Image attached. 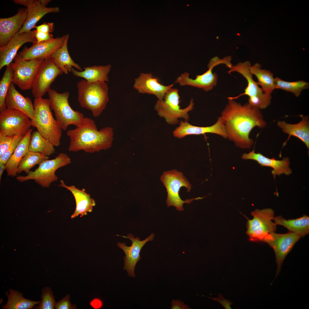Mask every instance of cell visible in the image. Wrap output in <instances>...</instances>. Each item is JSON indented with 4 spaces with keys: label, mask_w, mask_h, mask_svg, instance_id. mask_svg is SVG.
Here are the masks:
<instances>
[{
    "label": "cell",
    "mask_w": 309,
    "mask_h": 309,
    "mask_svg": "<svg viewBox=\"0 0 309 309\" xmlns=\"http://www.w3.org/2000/svg\"><path fill=\"white\" fill-rule=\"evenodd\" d=\"M34 115L32 126L55 147L60 144L62 130L53 117L48 99L35 98L33 103Z\"/></svg>",
    "instance_id": "277c9868"
},
{
    "label": "cell",
    "mask_w": 309,
    "mask_h": 309,
    "mask_svg": "<svg viewBox=\"0 0 309 309\" xmlns=\"http://www.w3.org/2000/svg\"><path fill=\"white\" fill-rule=\"evenodd\" d=\"M180 98L178 90L171 88L166 93L163 99L158 100L155 103L154 108L158 114L163 118L168 124H177L179 118H183L186 121L189 118L188 112L194 108L193 100L192 98L187 107L181 109L179 105Z\"/></svg>",
    "instance_id": "52a82bcc"
},
{
    "label": "cell",
    "mask_w": 309,
    "mask_h": 309,
    "mask_svg": "<svg viewBox=\"0 0 309 309\" xmlns=\"http://www.w3.org/2000/svg\"><path fill=\"white\" fill-rule=\"evenodd\" d=\"M222 64H224V60L215 56L210 60L208 65V69L204 73L197 76L195 79H193L189 78L188 72H185L177 78L175 83H178L181 86H188L201 89L206 92L210 91L216 85L218 78L217 74L213 72L212 70L216 66Z\"/></svg>",
    "instance_id": "5bb4252c"
},
{
    "label": "cell",
    "mask_w": 309,
    "mask_h": 309,
    "mask_svg": "<svg viewBox=\"0 0 309 309\" xmlns=\"http://www.w3.org/2000/svg\"><path fill=\"white\" fill-rule=\"evenodd\" d=\"M13 73L10 64L6 67L0 81V112L7 108L5 100L7 92L12 83Z\"/></svg>",
    "instance_id": "d590c367"
},
{
    "label": "cell",
    "mask_w": 309,
    "mask_h": 309,
    "mask_svg": "<svg viewBox=\"0 0 309 309\" xmlns=\"http://www.w3.org/2000/svg\"><path fill=\"white\" fill-rule=\"evenodd\" d=\"M27 8L19 9L11 17L0 19V47L6 45L23 25L27 17Z\"/></svg>",
    "instance_id": "ffe728a7"
},
{
    "label": "cell",
    "mask_w": 309,
    "mask_h": 309,
    "mask_svg": "<svg viewBox=\"0 0 309 309\" xmlns=\"http://www.w3.org/2000/svg\"><path fill=\"white\" fill-rule=\"evenodd\" d=\"M301 121L296 124H290L284 121H278V126L285 133L289 135L288 138L284 143V145L292 136L299 138L306 145L309 150V118L308 116H304L300 115Z\"/></svg>",
    "instance_id": "d4e9b609"
},
{
    "label": "cell",
    "mask_w": 309,
    "mask_h": 309,
    "mask_svg": "<svg viewBox=\"0 0 309 309\" xmlns=\"http://www.w3.org/2000/svg\"><path fill=\"white\" fill-rule=\"evenodd\" d=\"M17 4L25 6L27 10L26 20L22 28L17 33L18 34L28 32L34 28L37 23L47 14L59 12L58 7H47L42 6L39 0H17Z\"/></svg>",
    "instance_id": "e0dca14e"
},
{
    "label": "cell",
    "mask_w": 309,
    "mask_h": 309,
    "mask_svg": "<svg viewBox=\"0 0 309 309\" xmlns=\"http://www.w3.org/2000/svg\"><path fill=\"white\" fill-rule=\"evenodd\" d=\"M8 300L6 304L3 306V309H30L39 304L40 301H33L24 298L22 293L10 289L9 293H6Z\"/></svg>",
    "instance_id": "1f68e13d"
},
{
    "label": "cell",
    "mask_w": 309,
    "mask_h": 309,
    "mask_svg": "<svg viewBox=\"0 0 309 309\" xmlns=\"http://www.w3.org/2000/svg\"><path fill=\"white\" fill-rule=\"evenodd\" d=\"M69 35H66V38L62 46L56 51L50 57L53 59L56 66L63 73L67 74L71 72V68H74L80 71L83 70L81 67L76 63L70 56L68 48V43Z\"/></svg>",
    "instance_id": "f1b7e54d"
},
{
    "label": "cell",
    "mask_w": 309,
    "mask_h": 309,
    "mask_svg": "<svg viewBox=\"0 0 309 309\" xmlns=\"http://www.w3.org/2000/svg\"><path fill=\"white\" fill-rule=\"evenodd\" d=\"M35 38L37 43L41 42L51 40L54 38L52 34L50 33H45L34 30Z\"/></svg>",
    "instance_id": "b9f144b4"
},
{
    "label": "cell",
    "mask_w": 309,
    "mask_h": 309,
    "mask_svg": "<svg viewBox=\"0 0 309 309\" xmlns=\"http://www.w3.org/2000/svg\"><path fill=\"white\" fill-rule=\"evenodd\" d=\"M60 184L58 186L65 188L73 194L76 203L75 211L71 216L73 219L80 215L83 216L87 215L88 212H91L96 205L94 200L91 197L85 189H80L74 185L67 186L62 180L60 181Z\"/></svg>",
    "instance_id": "603a6c76"
},
{
    "label": "cell",
    "mask_w": 309,
    "mask_h": 309,
    "mask_svg": "<svg viewBox=\"0 0 309 309\" xmlns=\"http://www.w3.org/2000/svg\"><path fill=\"white\" fill-rule=\"evenodd\" d=\"M66 37V35H64L51 40L33 44L29 48L25 47L14 59L27 60L36 58L44 59L50 57L62 46Z\"/></svg>",
    "instance_id": "2e32d148"
},
{
    "label": "cell",
    "mask_w": 309,
    "mask_h": 309,
    "mask_svg": "<svg viewBox=\"0 0 309 309\" xmlns=\"http://www.w3.org/2000/svg\"><path fill=\"white\" fill-rule=\"evenodd\" d=\"M71 162V158L66 153L61 152L53 159L43 161L36 169L30 171L26 175L19 176L16 179L21 182L33 180L42 187L49 188L52 183L58 179L55 174L56 171Z\"/></svg>",
    "instance_id": "8992f818"
},
{
    "label": "cell",
    "mask_w": 309,
    "mask_h": 309,
    "mask_svg": "<svg viewBox=\"0 0 309 309\" xmlns=\"http://www.w3.org/2000/svg\"><path fill=\"white\" fill-rule=\"evenodd\" d=\"M207 133L217 134L225 138H227L224 123L221 116L218 117L214 124L207 127L194 126L187 121H181L179 126L174 131L173 135L175 137L181 138L187 135L204 134Z\"/></svg>",
    "instance_id": "44dd1931"
},
{
    "label": "cell",
    "mask_w": 309,
    "mask_h": 309,
    "mask_svg": "<svg viewBox=\"0 0 309 309\" xmlns=\"http://www.w3.org/2000/svg\"><path fill=\"white\" fill-rule=\"evenodd\" d=\"M42 300L35 309H53L56 303L53 292L49 287L43 288L42 292Z\"/></svg>",
    "instance_id": "8d00e7d4"
},
{
    "label": "cell",
    "mask_w": 309,
    "mask_h": 309,
    "mask_svg": "<svg viewBox=\"0 0 309 309\" xmlns=\"http://www.w3.org/2000/svg\"><path fill=\"white\" fill-rule=\"evenodd\" d=\"M44 60L41 58L27 60L14 59V62L10 64L13 73L12 83L23 90L31 89Z\"/></svg>",
    "instance_id": "8fae6325"
},
{
    "label": "cell",
    "mask_w": 309,
    "mask_h": 309,
    "mask_svg": "<svg viewBox=\"0 0 309 309\" xmlns=\"http://www.w3.org/2000/svg\"><path fill=\"white\" fill-rule=\"evenodd\" d=\"M32 126L31 119L23 112L7 108L0 113V134L24 136Z\"/></svg>",
    "instance_id": "30bf717a"
},
{
    "label": "cell",
    "mask_w": 309,
    "mask_h": 309,
    "mask_svg": "<svg viewBox=\"0 0 309 309\" xmlns=\"http://www.w3.org/2000/svg\"><path fill=\"white\" fill-rule=\"evenodd\" d=\"M251 64L248 61L243 63H239L235 65H233L228 72L230 74L233 72H236L241 74L246 79L247 82V87L244 90V92L234 97H228V100H234L244 95L249 97L261 95L264 93L261 88H260L257 82L255 81L252 78V74L249 71Z\"/></svg>",
    "instance_id": "484cf974"
},
{
    "label": "cell",
    "mask_w": 309,
    "mask_h": 309,
    "mask_svg": "<svg viewBox=\"0 0 309 309\" xmlns=\"http://www.w3.org/2000/svg\"><path fill=\"white\" fill-rule=\"evenodd\" d=\"M212 299L215 300L221 304L225 309H231L230 305L233 303L230 300L226 299L223 296L220 294H219V296L217 298H212L207 297Z\"/></svg>",
    "instance_id": "ee69618b"
},
{
    "label": "cell",
    "mask_w": 309,
    "mask_h": 309,
    "mask_svg": "<svg viewBox=\"0 0 309 309\" xmlns=\"http://www.w3.org/2000/svg\"><path fill=\"white\" fill-rule=\"evenodd\" d=\"M173 86V84L169 86L161 84L151 73L141 72L134 79L133 87L139 93L153 95L158 100H162Z\"/></svg>",
    "instance_id": "d6986e66"
},
{
    "label": "cell",
    "mask_w": 309,
    "mask_h": 309,
    "mask_svg": "<svg viewBox=\"0 0 309 309\" xmlns=\"http://www.w3.org/2000/svg\"><path fill=\"white\" fill-rule=\"evenodd\" d=\"M23 137L19 136H14L12 142L5 153L0 157V163L6 165L14 151L17 145Z\"/></svg>",
    "instance_id": "f35d334b"
},
{
    "label": "cell",
    "mask_w": 309,
    "mask_h": 309,
    "mask_svg": "<svg viewBox=\"0 0 309 309\" xmlns=\"http://www.w3.org/2000/svg\"><path fill=\"white\" fill-rule=\"evenodd\" d=\"M251 214L253 218L248 219L246 224V233L250 241H262L269 234L276 231L277 225L272 221L274 217V211L272 209H256Z\"/></svg>",
    "instance_id": "9c48e42d"
},
{
    "label": "cell",
    "mask_w": 309,
    "mask_h": 309,
    "mask_svg": "<svg viewBox=\"0 0 309 309\" xmlns=\"http://www.w3.org/2000/svg\"><path fill=\"white\" fill-rule=\"evenodd\" d=\"M51 57L42 62L33 84L31 93L35 98H42L50 89L51 84L58 76L63 73Z\"/></svg>",
    "instance_id": "7c38bea8"
},
{
    "label": "cell",
    "mask_w": 309,
    "mask_h": 309,
    "mask_svg": "<svg viewBox=\"0 0 309 309\" xmlns=\"http://www.w3.org/2000/svg\"><path fill=\"white\" fill-rule=\"evenodd\" d=\"M261 66L257 63L249 68V71L258 79L257 84L260 85L263 92L270 94L276 89L273 74L269 70L261 69Z\"/></svg>",
    "instance_id": "4dcf8cb0"
},
{
    "label": "cell",
    "mask_w": 309,
    "mask_h": 309,
    "mask_svg": "<svg viewBox=\"0 0 309 309\" xmlns=\"http://www.w3.org/2000/svg\"><path fill=\"white\" fill-rule=\"evenodd\" d=\"M243 159H250L255 161L262 166L272 168V173L274 176L284 174L289 175L292 173L289 167L290 160L288 157L284 158L282 160H276L266 157L260 153H256L253 149L248 153H244L241 157Z\"/></svg>",
    "instance_id": "7402d4cb"
},
{
    "label": "cell",
    "mask_w": 309,
    "mask_h": 309,
    "mask_svg": "<svg viewBox=\"0 0 309 309\" xmlns=\"http://www.w3.org/2000/svg\"><path fill=\"white\" fill-rule=\"evenodd\" d=\"M47 92L50 108L62 130H66L70 125L76 127L82 126L90 120V118L85 117L83 113L71 108L68 101L69 92L59 93L50 88Z\"/></svg>",
    "instance_id": "5b68a950"
},
{
    "label": "cell",
    "mask_w": 309,
    "mask_h": 309,
    "mask_svg": "<svg viewBox=\"0 0 309 309\" xmlns=\"http://www.w3.org/2000/svg\"><path fill=\"white\" fill-rule=\"evenodd\" d=\"M49 159V157L41 153L29 151L21 160L17 169V174L24 171L27 174L35 166Z\"/></svg>",
    "instance_id": "836d02e7"
},
{
    "label": "cell",
    "mask_w": 309,
    "mask_h": 309,
    "mask_svg": "<svg viewBox=\"0 0 309 309\" xmlns=\"http://www.w3.org/2000/svg\"><path fill=\"white\" fill-rule=\"evenodd\" d=\"M5 165L0 163V181H1V177L4 172L5 169Z\"/></svg>",
    "instance_id": "7dc6e473"
},
{
    "label": "cell",
    "mask_w": 309,
    "mask_h": 309,
    "mask_svg": "<svg viewBox=\"0 0 309 309\" xmlns=\"http://www.w3.org/2000/svg\"><path fill=\"white\" fill-rule=\"evenodd\" d=\"M7 108L18 110L27 115L31 120L34 117V109L31 99L25 97L16 89L14 84H11L5 98Z\"/></svg>",
    "instance_id": "cb8c5ba5"
},
{
    "label": "cell",
    "mask_w": 309,
    "mask_h": 309,
    "mask_svg": "<svg viewBox=\"0 0 309 309\" xmlns=\"http://www.w3.org/2000/svg\"><path fill=\"white\" fill-rule=\"evenodd\" d=\"M271 94L265 93L261 95L250 97L248 103L250 105L260 109H265L270 104Z\"/></svg>",
    "instance_id": "74e56055"
},
{
    "label": "cell",
    "mask_w": 309,
    "mask_h": 309,
    "mask_svg": "<svg viewBox=\"0 0 309 309\" xmlns=\"http://www.w3.org/2000/svg\"><path fill=\"white\" fill-rule=\"evenodd\" d=\"M274 83L276 89L292 92L297 97L299 96L303 90L309 88V83L302 80L289 82L276 77L274 78Z\"/></svg>",
    "instance_id": "e575fe53"
},
{
    "label": "cell",
    "mask_w": 309,
    "mask_h": 309,
    "mask_svg": "<svg viewBox=\"0 0 309 309\" xmlns=\"http://www.w3.org/2000/svg\"><path fill=\"white\" fill-rule=\"evenodd\" d=\"M112 66L109 64L106 66H94L84 68V70L80 71L71 68V72L78 77L83 78L89 82H108V75Z\"/></svg>",
    "instance_id": "83f0119b"
},
{
    "label": "cell",
    "mask_w": 309,
    "mask_h": 309,
    "mask_svg": "<svg viewBox=\"0 0 309 309\" xmlns=\"http://www.w3.org/2000/svg\"><path fill=\"white\" fill-rule=\"evenodd\" d=\"M28 42L37 43L34 30L20 34L17 33L6 45L0 47V70L12 63L19 49Z\"/></svg>",
    "instance_id": "ac0fdd59"
},
{
    "label": "cell",
    "mask_w": 309,
    "mask_h": 309,
    "mask_svg": "<svg viewBox=\"0 0 309 309\" xmlns=\"http://www.w3.org/2000/svg\"><path fill=\"white\" fill-rule=\"evenodd\" d=\"M77 87L80 105L90 110L94 117H98L105 109L109 100L106 82L90 83L82 80L78 82Z\"/></svg>",
    "instance_id": "3957f363"
},
{
    "label": "cell",
    "mask_w": 309,
    "mask_h": 309,
    "mask_svg": "<svg viewBox=\"0 0 309 309\" xmlns=\"http://www.w3.org/2000/svg\"><path fill=\"white\" fill-rule=\"evenodd\" d=\"M129 239L132 242L131 245L128 246L124 243L118 242L117 246L122 249L125 254L123 258L124 266L123 269L127 272L129 276H135L134 270L137 262L141 259L140 253L143 247L148 242L152 241L154 239V235L152 233L150 236L143 240H140L138 237H134L131 234H129L126 236L117 235Z\"/></svg>",
    "instance_id": "9a60e30c"
},
{
    "label": "cell",
    "mask_w": 309,
    "mask_h": 309,
    "mask_svg": "<svg viewBox=\"0 0 309 309\" xmlns=\"http://www.w3.org/2000/svg\"><path fill=\"white\" fill-rule=\"evenodd\" d=\"M54 147L37 131L32 132L29 146V151L39 152L49 157L55 153Z\"/></svg>",
    "instance_id": "d6a6232c"
},
{
    "label": "cell",
    "mask_w": 309,
    "mask_h": 309,
    "mask_svg": "<svg viewBox=\"0 0 309 309\" xmlns=\"http://www.w3.org/2000/svg\"><path fill=\"white\" fill-rule=\"evenodd\" d=\"M33 129L31 128L23 137L13 153L5 165V171L8 176H16L19 165L24 156L29 151V146Z\"/></svg>",
    "instance_id": "4316f807"
},
{
    "label": "cell",
    "mask_w": 309,
    "mask_h": 309,
    "mask_svg": "<svg viewBox=\"0 0 309 309\" xmlns=\"http://www.w3.org/2000/svg\"><path fill=\"white\" fill-rule=\"evenodd\" d=\"M171 309H190L187 305L185 304L183 302L179 300L172 299L171 303Z\"/></svg>",
    "instance_id": "f6af8a7d"
},
{
    "label": "cell",
    "mask_w": 309,
    "mask_h": 309,
    "mask_svg": "<svg viewBox=\"0 0 309 309\" xmlns=\"http://www.w3.org/2000/svg\"><path fill=\"white\" fill-rule=\"evenodd\" d=\"M221 117L227 138L242 148L249 149L253 144L249 135L254 127L263 128L267 124L259 109L248 103L242 105L234 100H229Z\"/></svg>",
    "instance_id": "6da1fadb"
},
{
    "label": "cell",
    "mask_w": 309,
    "mask_h": 309,
    "mask_svg": "<svg viewBox=\"0 0 309 309\" xmlns=\"http://www.w3.org/2000/svg\"><path fill=\"white\" fill-rule=\"evenodd\" d=\"M160 180L166 187L167 195L166 203L168 207L173 206L179 211H184V203L189 204L195 200L202 199L203 197L183 200L179 195V191L182 187H185L187 192L190 191L191 185L182 173L176 170L164 172L160 177Z\"/></svg>",
    "instance_id": "ba28073f"
},
{
    "label": "cell",
    "mask_w": 309,
    "mask_h": 309,
    "mask_svg": "<svg viewBox=\"0 0 309 309\" xmlns=\"http://www.w3.org/2000/svg\"><path fill=\"white\" fill-rule=\"evenodd\" d=\"M34 28L38 31L47 33H52L54 30L53 23H44L39 25L35 26Z\"/></svg>",
    "instance_id": "7bdbcfd3"
},
{
    "label": "cell",
    "mask_w": 309,
    "mask_h": 309,
    "mask_svg": "<svg viewBox=\"0 0 309 309\" xmlns=\"http://www.w3.org/2000/svg\"><path fill=\"white\" fill-rule=\"evenodd\" d=\"M70 139L69 151L83 150L93 153L110 148L114 140L112 128L107 126L98 130L91 118L86 124L68 130L66 133Z\"/></svg>",
    "instance_id": "7a4b0ae2"
},
{
    "label": "cell",
    "mask_w": 309,
    "mask_h": 309,
    "mask_svg": "<svg viewBox=\"0 0 309 309\" xmlns=\"http://www.w3.org/2000/svg\"><path fill=\"white\" fill-rule=\"evenodd\" d=\"M301 237L298 234L289 232L279 234L272 232L265 237L262 241L268 243L274 251L277 265L276 276L286 256Z\"/></svg>",
    "instance_id": "4fadbf2b"
},
{
    "label": "cell",
    "mask_w": 309,
    "mask_h": 309,
    "mask_svg": "<svg viewBox=\"0 0 309 309\" xmlns=\"http://www.w3.org/2000/svg\"><path fill=\"white\" fill-rule=\"evenodd\" d=\"M70 296L68 294L62 300L56 302L55 308L56 309H75L77 308L75 305H72L70 301Z\"/></svg>",
    "instance_id": "ab89813d"
},
{
    "label": "cell",
    "mask_w": 309,
    "mask_h": 309,
    "mask_svg": "<svg viewBox=\"0 0 309 309\" xmlns=\"http://www.w3.org/2000/svg\"><path fill=\"white\" fill-rule=\"evenodd\" d=\"M90 305L94 309H99L102 307L103 303L102 300L99 298H95L90 302Z\"/></svg>",
    "instance_id": "bcb514c9"
},
{
    "label": "cell",
    "mask_w": 309,
    "mask_h": 309,
    "mask_svg": "<svg viewBox=\"0 0 309 309\" xmlns=\"http://www.w3.org/2000/svg\"><path fill=\"white\" fill-rule=\"evenodd\" d=\"M13 137L0 134V157L6 151L11 144Z\"/></svg>",
    "instance_id": "60d3db41"
},
{
    "label": "cell",
    "mask_w": 309,
    "mask_h": 309,
    "mask_svg": "<svg viewBox=\"0 0 309 309\" xmlns=\"http://www.w3.org/2000/svg\"><path fill=\"white\" fill-rule=\"evenodd\" d=\"M40 4L41 5L45 7L46 6L48 3L51 1L50 0H39Z\"/></svg>",
    "instance_id": "c3c4849f"
},
{
    "label": "cell",
    "mask_w": 309,
    "mask_h": 309,
    "mask_svg": "<svg viewBox=\"0 0 309 309\" xmlns=\"http://www.w3.org/2000/svg\"><path fill=\"white\" fill-rule=\"evenodd\" d=\"M273 220L276 225H282L289 232L295 233L301 237L309 233V217L306 215L296 219L286 220L281 216L274 217Z\"/></svg>",
    "instance_id": "f546056e"
}]
</instances>
